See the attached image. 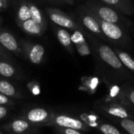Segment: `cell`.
Instances as JSON below:
<instances>
[{"label": "cell", "mask_w": 134, "mask_h": 134, "mask_svg": "<svg viewBox=\"0 0 134 134\" xmlns=\"http://www.w3.org/2000/svg\"><path fill=\"white\" fill-rule=\"evenodd\" d=\"M114 51L119 57L121 62L123 64V65L132 73L134 74V57L132 56L128 52L123 50L122 49L115 47Z\"/></svg>", "instance_id": "obj_14"}, {"label": "cell", "mask_w": 134, "mask_h": 134, "mask_svg": "<svg viewBox=\"0 0 134 134\" xmlns=\"http://www.w3.org/2000/svg\"><path fill=\"white\" fill-rule=\"evenodd\" d=\"M16 75L15 67L7 61L0 60V75L5 78H11Z\"/></svg>", "instance_id": "obj_20"}, {"label": "cell", "mask_w": 134, "mask_h": 134, "mask_svg": "<svg viewBox=\"0 0 134 134\" xmlns=\"http://www.w3.org/2000/svg\"><path fill=\"white\" fill-rule=\"evenodd\" d=\"M0 134H2V133H1V131H0Z\"/></svg>", "instance_id": "obj_31"}, {"label": "cell", "mask_w": 134, "mask_h": 134, "mask_svg": "<svg viewBox=\"0 0 134 134\" xmlns=\"http://www.w3.org/2000/svg\"><path fill=\"white\" fill-rule=\"evenodd\" d=\"M8 6V0H0V11L4 10Z\"/></svg>", "instance_id": "obj_27"}, {"label": "cell", "mask_w": 134, "mask_h": 134, "mask_svg": "<svg viewBox=\"0 0 134 134\" xmlns=\"http://www.w3.org/2000/svg\"><path fill=\"white\" fill-rule=\"evenodd\" d=\"M101 2L111 6L123 14L134 15V4L132 0H99Z\"/></svg>", "instance_id": "obj_11"}, {"label": "cell", "mask_w": 134, "mask_h": 134, "mask_svg": "<svg viewBox=\"0 0 134 134\" xmlns=\"http://www.w3.org/2000/svg\"><path fill=\"white\" fill-rule=\"evenodd\" d=\"M57 36L60 42V43L70 53H74V46L71 41V34L64 27L57 28Z\"/></svg>", "instance_id": "obj_13"}, {"label": "cell", "mask_w": 134, "mask_h": 134, "mask_svg": "<svg viewBox=\"0 0 134 134\" xmlns=\"http://www.w3.org/2000/svg\"><path fill=\"white\" fill-rule=\"evenodd\" d=\"M87 37L92 44V50L98 63L115 76L121 79H132L131 73L123 65L112 48L104 44L100 38L88 33Z\"/></svg>", "instance_id": "obj_1"}, {"label": "cell", "mask_w": 134, "mask_h": 134, "mask_svg": "<svg viewBox=\"0 0 134 134\" xmlns=\"http://www.w3.org/2000/svg\"><path fill=\"white\" fill-rule=\"evenodd\" d=\"M31 18V10H30L29 5H28V2L23 1L20 3L16 12V23L19 25L22 22Z\"/></svg>", "instance_id": "obj_16"}, {"label": "cell", "mask_w": 134, "mask_h": 134, "mask_svg": "<svg viewBox=\"0 0 134 134\" xmlns=\"http://www.w3.org/2000/svg\"><path fill=\"white\" fill-rule=\"evenodd\" d=\"M120 126L129 134H134V121L132 119H121Z\"/></svg>", "instance_id": "obj_21"}, {"label": "cell", "mask_w": 134, "mask_h": 134, "mask_svg": "<svg viewBox=\"0 0 134 134\" xmlns=\"http://www.w3.org/2000/svg\"><path fill=\"white\" fill-rule=\"evenodd\" d=\"M0 45L5 49L16 54L22 53V49L16 38L6 31L0 30Z\"/></svg>", "instance_id": "obj_10"}, {"label": "cell", "mask_w": 134, "mask_h": 134, "mask_svg": "<svg viewBox=\"0 0 134 134\" xmlns=\"http://www.w3.org/2000/svg\"><path fill=\"white\" fill-rule=\"evenodd\" d=\"M7 113H8L7 108L3 107L2 105H0V119L5 118L6 116Z\"/></svg>", "instance_id": "obj_26"}, {"label": "cell", "mask_w": 134, "mask_h": 134, "mask_svg": "<svg viewBox=\"0 0 134 134\" xmlns=\"http://www.w3.org/2000/svg\"><path fill=\"white\" fill-rule=\"evenodd\" d=\"M30 127L29 122L26 119H16L9 125V129L15 133H22Z\"/></svg>", "instance_id": "obj_18"}, {"label": "cell", "mask_w": 134, "mask_h": 134, "mask_svg": "<svg viewBox=\"0 0 134 134\" xmlns=\"http://www.w3.org/2000/svg\"><path fill=\"white\" fill-rule=\"evenodd\" d=\"M0 21H1V17H0Z\"/></svg>", "instance_id": "obj_32"}, {"label": "cell", "mask_w": 134, "mask_h": 134, "mask_svg": "<svg viewBox=\"0 0 134 134\" xmlns=\"http://www.w3.org/2000/svg\"><path fill=\"white\" fill-rule=\"evenodd\" d=\"M46 13L52 22H53L55 24L64 27V28H68L72 31H82L85 35H88V33L86 31V30L83 28L82 25H81L79 23L76 22L72 17L64 13L63 11L57 9H53V8H47L46 9Z\"/></svg>", "instance_id": "obj_5"}, {"label": "cell", "mask_w": 134, "mask_h": 134, "mask_svg": "<svg viewBox=\"0 0 134 134\" xmlns=\"http://www.w3.org/2000/svg\"><path fill=\"white\" fill-rule=\"evenodd\" d=\"M28 60L33 64H40L45 54V48L40 44H29L26 50Z\"/></svg>", "instance_id": "obj_12"}, {"label": "cell", "mask_w": 134, "mask_h": 134, "mask_svg": "<svg viewBox=\"0 0 134 134\" xmlns=\"http://www.w3.org/2000/svg\"><path fill=\"white\" fill-rule=\"evenodd\" d=\"M59 130L62 134H82L80 130H74V129H68V128H58Z\"/></svg>", "instance_id": "obj_24"}, {"label": "cell", "mask_w": 134, "mask_h": 134, "mask_svg": "<svg viewBox=\"0 0 134 134\" xmlns=\"http://www.w3.org/2000/svg\"><path fill=\"white\" fill-rule=\"evenodd\" d=\"M122 95L123 97V99L129 100V102L134 106V88L126 87L122 92Z\"/></svg>", "instance_id": "obj_23"}, {"label": "cell", "mask_w": 134, "mask_h": 134, "mask_svg": "<svg viewBox=\"0 0 134 134\" xmlns=\"http://www.w3.org/2000/svg\"><path fill=\"white\" fill-rule=\"evenodd\" d=\"M28 5H29V7H30V10H31V19L35 22H36L38 25H40L44 31H46L47 24H46V21L42 12L38 8V6L35 5V4L28 2Z\"/></svg>", "instance_id": "obj_17"}, {"label": "cell", "mask_w": 134, "mask_h": 134, "mask_svg": "<svg viewBox=\"0 0 134 134\" xmlns=\"http://www.w3.org/2000/svg\"><path fill=\"white\" fill-rule=\"evenodd\" d=\"M19 26L23 29L24 31L32 35H42L45 31L42 27L35 22L31 18L22 22L19 24Z\"/></svg>", "instance_id": "obj_15"}, {"label": "cell", "mask_w": 134, "mask_h": 134, "mask_svg": "<svg viewBox=\"0 0 134 134\" xmlns=\"http://www.w3.org/2000/svg\"><path fill=\"white\" fill-rule=\"evenodd\" d=\"M9 104H11V101L9 100L8 97L0 93V105H5Z\"/></svg>", "instance_id": "obj_25"}, {"label": "cell", "mask_w": 134, "mask_h": 134, "mask_svg": "<svg viewBox=\"0 0 134 134\" xmlns=\"http://www.w3.org/2000/svg\"><path fill=\"white\" fill-rule=\"evenodd\" d=\"M24 117L28 122L33 124H43L49 122L53 115L45 108H36L28 111Z\"/></svg>", "instance_id": "obj_8"}, {"label": "cell", "mask_w": 134, "mask_h": 134, "mask_svg": "<svg viewBox=\"0 0 134 134\" xmlns=\"http://www.w3.org/2000/svg\"><path fill=\"white\" fill-rule=\"evenodd\" d=\"M57 1H60L63 2H65L69 5H73L74 4V0H57Z\"/></svg>", "instance_id": "obj_29"}, {"label": "cell", "mask_w": 134, "mask_h": 134, "mask_svg": "<svg viewBox=\"0 0 134 134\" xmlns=\"http://www.w3.org/2000/svg\"><path fill=\"white\" fill-rule=\"evenodd\" d=\"M97 18L101 31L108 39V42H111L115 47L120 49L133 50L134 42L129 35L126 29L119 24L104 21L97 16Z\"/></svg>", "instance_id": "obj_3"}, {"label": "cell", "mask_w": 134, "mask_h": 134, "mask_svg": "<svg viewBox=\"0 0 134 134\" xmlns=\"http://www.w3.org/2000/svg\"><path fill=\"white\" fill-rule=\"evenodd\" d=\"M99 130L103 134H122L116 127L111 124H101Z\"/></svg>", "instance_id": "obj_22"}, {"label": "cell", "mask_w": 134, "mask_h": 134, "mask_svg": "<svg viewBox=\"0 0 134 134\" xmlns=\"http://www.w3.org/2000/svg\"><path fill=\"white\" fill-rule=\"evenodd\" d=\"M49 124L57 128H68L82 131H88L90 130L89 126L82 121L66 115H53Z\"/></svg>", "instance_id": "obj_6"}, {"label": "cell", "mask_w": 134, "mask_h": 134, "mask_svg": "<svg viewBox=\"0 0 134 134\" xmlns=\"http://www.w3.org/2000/svg\"><path fill=\"white\" fill-rule=\"evenodd\" d=\"M23 134H31V133H23Z\"/></svg>", "instance_id": "obj_30"}, {"label": "cell", "mask_w": 134, "mask_h": 134, "mask_svg": "<svg viewBox=\"0 0 134 134\" xmlns=\"http://www.w3.org/2000/svg\"><path fill=\"white\" fill-rule=\"evenodd\" d=\"M100 109L107 115L121 119H133L134 117L126 108L117 103H110V104H104L103 106L100 107Z\"/></svg>", "instance_id": "obj_7"}, {"label": "cell", "mask_w": 134, "mask_h": 134, "mask_svg": "<svg viewBox=\"0 0 134 134\" xmlns=\"http://www.w3.org/2000/svg\"><path fill=\"white\" fill-rule=\"evenodd\" d=\"M5 49H4V48L0 45V57H4V56H5V55L7 56V54H6Z\"/></svg>", "instance_id": "obj_28"}, {"label": "cell", "mask_w": 134, "mask_h": 134, "mask_svg": "<svg viewBox=\"0 0 134 134\" xmlns=\"http://www.w3.org/2000/svg\"><path fill=\"white\" fill-rule=\"evenodd\" d=\"M132 1H133V2H134V0H132Z\"/></svg>", "instance_id": "obj_33"}, {"label": "cell", "mask_w": 134, "mask_h": 134, "mask_svg": "<svg viewBox=\"0 0 134 134\" xmlns=\"http://www.w3.org/2000/svg\"><path fill=\"white\" fill-rule=\"evenodd\" d=\"M0 93L6 97H16L18 96L17 91L14 86L10 82L0 79Z\"/></svg>", "instance_id": "obj_19"}, {"label": "cell", "mask_w": 134, "mask_h": 134, "mask_svg": "<svg viewBox=\"0 0 134 134\" xmlns=\"http://www.w3.org/2000/svg\"><path fill=\"white\" fill-rule=\"evenodd\" d=\"M84 35L85 34L82 31L79 30L73 31V34L71 35L72 43L75 46L78 53L82 57L88 56L92 53L91 48L90 47V45L87 42Z\"/></svg>", "instance_id": "obj_9"}, {"label": "cell", "mask_w": 134, "mask_h": 134, "mask_svg": "<svg viewBox=\"0 0 134 134\" xmlns=\"http://www.w3.org/2000/svg\"><path fill=\"white\" fill-rule=\"evenodd\" d=\"M85 5L88 7L98 18L113 24H119L126 30L134 32L133 24L122 13L98 0H88Z\"/></svg>", "instance_id": "obj_2"}, {"label": "cell", "mask_w": 134, "mask_h": 134, "mask_svg": "<svg viewBox=\"0 0 134 134\" xmlns=\"http://www.w3.org/2000/svg\"><path fill=\"white\" fill-rule=\"evenodd\" d=\"M78 12L82 26L95 37L108 42V39L101 31L97 16L86 5H81L79 8Z\"/></svg>", "instance_id": "obj_4"}]
</instances>
